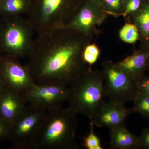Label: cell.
Segmentation results:
<instances>
[{"label": "cell", "mask_w": 149, "mask_h": 149, "mask_svg": "<svg viewBox=\"0 0 149 149\" xmlns=\"http://www.w3.org/2000/svg\"><path fill=\"white\" fill-rule=\"evenodd\" d=\"M63 27L37 35L26 65L39 85L69 87L85 71L81 40Z\"/></svg>", "instance_id": "obj_1"}, {"label": "cell", "mask_w": 149, "mask_h": 149, "mask_svg": "<svg viewBox=\"0 0 149 149\" xmlns=\"http://www.w3.org/2000/svg\"><path fill=\"white\" fill-rule=\"evenodd\" d=\"M77 113L63 106L47 111L41 125L35 149H75Z\"/></svg>", "instance_id": "obj_2"}, {"label": "cell", "mask_w": 149, "mask_h": 149, "mask_svg": "<svg viewBox=\"0 0 149 149\" xmlns=\"http://www.w3.org/2000/svg\"><path fill=\"white\" fill-rule=\"evenodd\" d=\"M68 106L93 120L105 97L103 74L90 70L83 72L69 87Z\"/></svg>", "instance_id": "obj_3"}, {"label": "cell", "mask_w": 149, "mask_h": 149, "mask_svg": "<svg viewBox=\"0 0 149 149\" xmlns=\"http://www.w3.org/2000/svg\"><path fill=\"white\" fill-rule=\"evenodd\" d=\"M35 33L27 17L0 16V54L18 59L28 58L34 46Z\"/></svg>", "instance_id": "obj_4"}, {"label": "cell", "mask_w": 149, "mask_h": 149, "mask_svg": "<svg viewBox=\"0 0 149 149\" xmlns=\"http://www.w3.org/2000/svg\"><path fill=\"white\" fill-rule=\"evenodd\" d=\"M77 3V0H32L27 17L40 35L65 27Z\"/></svg>", "instance_id": "obj_5"}, {"label": "cell", "mask_w": 149, "mask_h": 149, "mask_svg": "<svg viewBox=\"0 0 149 149\" xmlns=\"http://www.w3.org/2000/svg\"><path fill=\"white\" fill-rule=\"evenodd\" d=\"M47 111L27 104L13 123L10 131L14 146L18 149H35L36 140Z\"/></svg>", "instance_id": "obj_6"}, {"label": "cell", "mask_w": 149, "mask_h": 149, "mask_svg": "<svg viewBox=\"0 0 149 149\" xmlns=\"http://www.w3.org/2000/svg\"><path fill=\"white\" fill-rule=\"evenodd\" d=\"M106 97L109 101L124 104L133 102L138 91L135 82L116 65H105L104 73Z\"/></svg>", "instance_id": "obj_7"}, {"label": "cell", "mask_w": 149, "mask_h": 149, "mask_svg": "<svg viewBox=\"0 0 149 149\" xmlns=\"http://www.w3.org/2000/svg\"><path fill=\"white\" fill-rule=\"evenodd\" d=\"M0 78L7 90L23 96L36 84L27 65L5 55L0 57Z\"/></svg>", "instance_id": "obj_8"}, {"label": "cell", "mask_w": 149, "mask_h": 149, "mask_svg": "<svg viewBox=\"0 0 149 149\" xmlns=\"http://www.w3.org/2000/svg\"><path fill=\"white\" fill-rule=\"evenodd\" d=\"M69 93V87L36 83L24 97L27 104L48 111L68 102Z\"/></svg>", "instance_id": "obj_9"}, {"label": "cell", "mask_w": 149, "mask_h": 149, "mask_svg": "<svg viewBox=\"0 0 149 149\" xmlns=\"http://www.w3.org/2000/svg\"><path fill=\"white\" fill-rule=\"evenodd\" d=\"M132 113L131 109L127 108L124 104L105 102L91 120L97 127L110 129L124 125L127 117Z\"/></svg>", "instance_id": "obj_10"}, {"label": "cell", "mask_w": 149, "mask_h": 149, "mask_svg": "<svg viewBox=\"0 0 149 149\" xmlns=\"http://www.w3.org/2000/svg\"><path fill=\"white\" fill-rule=\"evenodd\" d=\"M100 20V16L93 1L86 2L78 7L65 28L86 35Z\"/></svg>", "instance_id": "obj_11"}, {"label": "cell", "mask_w": 149, "mask_h": 149, "mask_svg": "<svg viewBox=\"0 0 149 149\" xmlns=\"http://www.w3.org/2000/svg\"><path fill=\"white\" fill-rule=\"evenodd\" d=\"M27 104L24 96L6 90L0 97V118L12 124Z\"/></svg>", "instance_id": "obj_12"}, {"label": "cell", "mask_w": 149, "mask_h": 149, "mask_svg": "<svg viewBox=\"0 0 149 149\" xmlns=\"http://www.w3.org/2000/svg\"><path fill=\"white\" fill-rule=\"evenodd\" d=\"M116 65L135 82L149 68V51L136 52Z\"/></svg>", "instance_id": "obj_13"}, {"label": "cell", "mask_w": 149, "mask_h": 149, "mask_svg": "<svg viewBox=\"0 0 149 149\" xmlns=\"http://www.w3.org/2000/svg\"><path fill=\"white\" fill-rule=\"evenodd\" d=\"M110 145L111 149L140 148L139 137L130 132L124 125L110 129Z\"/></svg>", "instance_id": "obj_14"}, {"label": "cell", "mask_w": 149, "mask_h": 149, "mask_svg": "<svg viewBox=\"0 0 149 149\" xmlns=\"http://www.w3.org/2000/svg\"><path fill=\"white\" fill-rule=\"evenodd\" d=\"M32 0H3L0 4V16H17L27 14Z\"/></svg>", "instance_id": "obj_15"}, {"label": "cell", "mask_w": 149, "mask_h": 149, "mask_svg": "<svg viewBox=\"0 0 149 149\" xmlns=\"http://www.w3.org/2000/svg\"><path fill=\"white\" fill-rule=\"evenodd\" d=\"M134 14V24L144 39L149 40V0H145L141 8Z\"/></svg>", "instance_id": "obj_16"}, {"label": "cell", "mask_w": 149, "mask_h": 149, "mask_svg": "<svg viewBox=\"0 0 149 149\" xmlns=\"http://www.w3.org/2000/svg\"><path fill=\"white\" fill-rule=\"evenodd\" d=\"M133 102L134 107L132 112L139 113L149 120V95L138 90Z\"/></svg>", "instance_id": "obj_17"}, {"label": "cell", "mask_w": 149, "mask_h": 149, "mask_svg": "<svg viewBox=\"0 0 149 149\" xmlns=\"http://www.w3.org/2000/svg\"><path fill=\"white\" fill-rule=\"evenodd\" d=\"M119 34L120 39L128 44H134L140 39V32L134 24H125L120 29Z\"/></svg>", "instance_id": "obj_18"}, {"label": "cell", "mask_w": 149, "mask_h": 149, "mask_svg": "<svg viewBox=\"0 0 149 149\" xmlns=\"http://www.w3.org/2000/svg\"><path fill=\"white\" fill-rule=\"evenodd\" d=\"M90 133L82 138L84 147L87 149H102L100 138L94 132V124L92 120H90Z\"/></svg>", "instance_id": "obj_19"}, {"label": "cell", "mask_w": 149, "mask_h": 149, "mask_svg": "<svg viewBox=\"0 0 149 149\" xmlns=\"http://www.w3.org/2000/svg\"><path fill=\"white\" fill-rule=\"evenodd\" d=\"M100 55V51L98 47L94 44L86 46L83 50L82 58L84 63L93 65L95 63Z\"/></svg>", "instance_id": "obj_20"}, {"label": "cell", "mask_w": 149, "mask_h": 149, "mask_svg": "<svg viewBox=\"0 0 149 149\" xmlns=\"http://www.w3.org/2000/svg\"><path fill=\"white\" fill-rule=\"evenodd\" d=\"M145 0H125V10L121 15L126 16L130 14H135L140 9Z\"/></svg>", "instance_id": "obj_21"}, {"label": "cell", "mask_w": 149, "mask_h": 149, "mask_svg": "<svg viewBox=\"0 0 149 149\" xmlns=\"http://www.w3.org/2000/svg\"><path fill=\"white\" fill-rule=\"evenodd\" d=\"M135 83L138 90L149 95V76L143 75Z\"/></svg>", "instance_id": "obj_22"}, {"label": "cell", "mask_w": 149, "mask_h": 149, "mask_svg": "<svg viewBox=\"0 0 149 149\" xmlns=\"http://www.w3.org/2000/svg\"><path fill=\"white\" fill-rule=\"evenodd\" d=\"M125 0H102V4L111 10H120L124 5Z\"/></svg>", "instance_id": "obj_23"}, {"label": "cell", "mask_w": 149, "mask_h": 149, "mask_svg": "<svg viewBox=\"0 0 149 149\" xmlns=\"http://www.w3.org/2000/svg\"><path fill=\"white\" fill-rule=\"evenodd\" d=\"M140 148L149 149V128H146L139 137Z\"/></svg>", "instance_id": "obj_24"}, {"label": "cell", "mask_w": 149, "mask_h": 149, "mask_svg": "<svg viewBox=\"0 0 149 149\" xmlns=\"http://www.w3.org/2000/svg\"><path fill=\"white\" fill-rule=\"evenodd\" d=\"M12 124L0 118V139L9 135Z\"/></svg>", "instance_id": "obj_25"}, {"label": "cell", "mask_w": 149, "mask_h": 149, "mask_svg": "<svg viewBox=\"0 0 149 149\" xmlns=\"http://www.w3.org/2000/svg\"><path fill=\"white\" fill-rule=\"evenodd\" d=\"M6 90V89L4 85L0 78V97L3 95V93L5 92Z\"/></svg>", "instance_id": "obj_26"}, {"label": "cell", "mask_w": 149, "mask_h": 149, "mask_svg": "<svg viewBox=\"0 0 149 149\" xmlns=\"http://www.w3.org/2000/svg\"><path fill=\"white\" fill-rule=\"evenodd\" d=\"M90 1L95 3H97V4L99 6H101L102 5V0H90Z\"/></svg>", "instance_id": "obj_27"}, {"label": "cell", "mask_w": 149, "mask_h": 149, "mask_svg": "<svg viewBox=\"0 0 149 149\" xmlns=\"http://www.w3.org/2000/svg\"><path fill=\"white\" fill-rule=\"evenodd\" d=\"M3 1V0H0V4Z\"/></svg>", "instance_id": "obj_28"}, {"label": "cell", "mask_w": 149, "mask_h": 149, "mask_svg": "<svg viewBox=\"0 0 149 149\" xmlns=\"http://www.w3.org/2000/svg\"><path fill=\"white\" fill-rule=\"evenodd\" d=\"M1 56H0V57H1Z\"/></svg>", "instance_id": "obj_29"}, {"label": "cell", "mask_w": 149, "mask_h": 149, "mask_svg": "<svg viewBox=\"0 0 149 149\" xmlns=\"http://www.w3.org/2000/svg\"><path fill=\"white\" fill-rule=\"evenodd\" d=\"M149 70V68H148Z\"/></svg>", "instance_id": "obj_30"}]
</instances>
